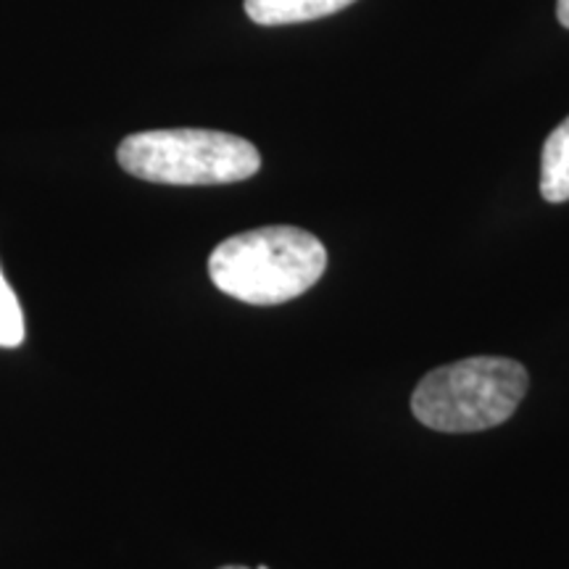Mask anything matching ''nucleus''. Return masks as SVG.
<instances>
[{
    "label": "nucleus",
    "instance_id": "obj_1",
    "mask_svg": "<svg viewBox=\"0 0 569 569\" xmlns=\"http://www.w3.org/2000/svg\"><path fill=\"white\" fill-rule=\"evenodd\" d=\"M327 248L301 227L274 224L232 234L209 256L211 282L234 301L277 306L322 280Z\"/></svg>",
    "mask_w": 569,
    "mask_h": 569
},
{
    "label": "nucleus",
    "instance_id": "obj_2",
    "mask_svg": "<svg viewBox=\"0 0 569 569\" xmlns=\"http://www.w3.org/2000/svg\"><path fill=\"white\" fill-rule=\"evenodd\" d=\"M530 375L503 356H472L427 372L411 411L436 432H480L503 425L528 396Z\"/></svg>",
    "mask_w": 569,
    "mask_h": 569
},
{
    "label": "nucleus",
    "instance_id": "obj_3",
    "mask_svg": "<svg viewBox=\"0 0 569 569\" xmlns=\"http://www.w3.org/2000/svg\"><path fill=\"white\" fill-rule=\"evenodd\" d=\"M117 161L127 174L156 184H232L261 169L259 148L217 130H148L124 138Z\"/></svg>",
    "mask_w": 569,
    "mask_h": 569
},
{
    "label": "nucleus",
    "instance_id": "obj_4",
    "mask_svg": "<svg viewBox=\"0 0 569 569\" xmlns=\"http://www.w3.org/2000/svg\"><path fill=\"white\" fill-rule=\"evenodd\" d=\"M356 0H246V13L253 24L282 27L315 21L348 9Z\"/></svg>",
    "mask_w": 569,
    "mask_h": 569
},
{
    "label": "nucleus",
    "instance_id": "obj_5",
    "mask_svg": "<svg viewBox=\"0 0 569 569\" xmlns=\"http://www.w3.org/2000/svg\"><path fill=\"white\" fill-rule=\"evenodd\" d=\"M540 196L549 203L569 201V117L549 134L540 156Z\"/></svg>",
    "mask_w": 569,
    "mask_h": 569
},
{
    "label": "nucleus",
    "instance_id": "obj_6",
    "mask_svg": "<svg viewBox=\"0 0 569 569\" xmlns=\"http://www.w3.org/2000/svg\"><path fill=\"white\" fill-rule=\"evenodd\" d=\"M21 343H24V311L0 269V348H19Z\"/></svg>",
    "mask_w": 569,
    "mask_h": 569
},
{
    "label": "nucleus",
    "instance_id": "obj_7",
    "mask_svg": "<svg viewBox=\"0 0 569 569\" xmlns=\"http://www.w3.org/2000/svg\"><path fill=\"white\" fill-rule=\"evenodd\" d=\"M557 19L561 27L569 30V0H557Z\"/></svg>",
    "mask_w": 569,
    "mask_h": 569
},
{
    "label": "nucleus",
    "instance_id": "obj_8",
    "mask_svg": "<svg viewBox=\"0 0 569 569\" xmlns=\"http://www.w3.org/2000/svg\"><path fill=\"white\" fill-rule=\"evenodd\" d=\"M222 569H248V567H222Z\"/></svg>",
    "mask_w": 569,
    "mask_h": 569
},
{
    "label": "nucleus",
    "instance_id": "obj_9",
    "mask_svg": "<svg viewBox=\"0 0 569 569\" xmlns=\"http://www.w3.org/2000/svg\"><path fill=\"white\" fill-rule=\"evenodd\" d=\"M256 569H269V567H264V565H261V567H256Z\"/></svg>",
    "mask_w": 569,
    "mask_h": 569
}]
</instances>
